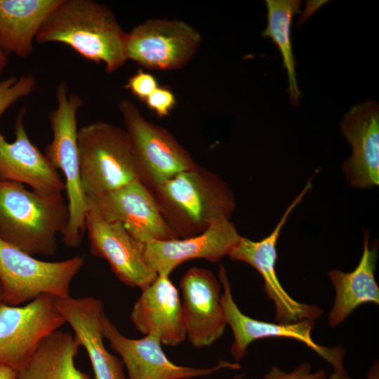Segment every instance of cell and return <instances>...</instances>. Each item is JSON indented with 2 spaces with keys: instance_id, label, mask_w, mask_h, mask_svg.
<instances>
[{
  "instance_id": "277c9868",
  "label": "cell",
  "mask_w": 379,
  "mask_h": 379,
  "mask_svg": "<svg viewBox=\"0 0 379 379\" xmlns=\"http://www.w3.org/2000/svg\"><path fill=\"white\" fill-rule=\"evenodd\" d=\"M55 98L57 106L48 115L53 137L44 154L65 178L69 218L62 240L66 246L74 248L80 244L86 231L88 207L81 182L77 119L84 100L79 95L69 92L65 81L58 84Z\"/></svg>"
},
{
  "instance_id": "603a6c76",
  "label": "cell",
  "mask_w": 379,
  "mask_h": 379,
  "mask_svg": "<svg viewBox=\"0 0 379 379\" xmlns=\"http://www.w3.org/2000/svg\"><path fill=\"white\" fill-rule=\"evenodd\" d=\"M74 335L57 330L39 344L28 362L17 371L18 379H90L75 358L81 347Z\"/></svg>"
},
{
  "instance_id": "cb8c5ba5",
  "label": "cell",
  "mask_w": 379,
  "mask_h": 379,
  "mask_svg": "<svg viewBox=\"0 0 379 379\" xmlns=\"http://www.w3.org/2000/svg\"><path fill=\"white\" fill-rule=\"evenodd\" d=\"M265 4L267 23L262 36L270 38L278 48L288 76L290 100L293 105L297 106L301 94L296 79L291 28L293 17L300 13L301 2L297 0H266Z\"/></svg>"
},
{
  "instance_id": "ba28073f",
  "label": "cell",
  "mask_w": 379,
  "mask_h": 379,
  "mask_svg": "<svg viewBox=\"0 0 379 379\" xmlns=\"http://www.w3.org/2000/svg\"><path fill=\"white\" fill-rule=\"evenodd\" d=\"M55 299L41 295L24 306L0 304V364L18 371L41 342L66 323Z\"/></svg>"
},
{
  "instance_id": "4fadbf2b",
  "label": "cell",
  "mask_w": 379,
  "mask_h": 379,
  "mask_svg": "<svg viewBox=\"0 0 379 379\" xmlns=\"http://www.w3.org/2000/svg\"><path fill=\"white\" fill-rule=\"evenodd\" d=\"M85 230L91 253L105 260L125 285L144 288L158 276L147 265L143 243L135 239L119 222L104 220L87 199Z\"/></svg>"
},
{
  "instance_id": "5bb4252c",
  "label": "cell",
  "mask_w": 379,
  "mask_h": 379,
  "mask_svg": "<svg viewBox=\"0 0 379 379\" xmlns=\"http://www.w3.org/2000/svg\"><path fill=\"white\" fill-rule=\"evenodd\" d=\"M104 338L121 358L128 379H190L206 376L223 368H240L238 363L220 361L212 368H193L173 364L161 348L160 340L151 335L131 339L122 335L104 312L101 317Z\"/></svg>"
},
{
  "instance_id": "9c48e42d",
  "label": "cell",
  "mask_w": 379,
  "mask_h": 379,
  "mask_svg": "<svg viewBox=\"0 0 379 379\" xmlns=\"http://www.w3.org/2000/svg\"><path fill=\"white\" fill-rule=\"evenodd\" d=\"M201 41L199 32L184 21L150 19L127 33L126 58L147 69L174 70L188 63Z\"/></svg>"
},
{
  "instance_id": "d6a6232c",
  "label": "cell",
  "mask_w": 379,
  "mask_h": 379,
  "mask_svg": "<svg viewBox=\"0 0 379 379\" xmlns=\"http://www.w3.org/2000/svg\"><path fill=\"white\" fill-rule=\"evenodd\" d=\"M2 302V288L0 282V304Z\"/></svg>"
},
{
  "instance_id": "ac0fdd59",
  "label": "cell",
  "mask_w": 379,
  "mask_h": 379,
  "mask_svg": "<svg viewBox=\"0 0 379 379\" xmlns=\"http://www.w3.org/2000/svg\"><path fill=\"white\" fill-rule=\"evenodd\" d=\"M341 133L352 145L343 164L348 183L368 189L379 183V107L371 100L352 107L341 121Z\"/></svg>"
},
{
  "instance_id": "30bf717a",
  "label": "cell",
  "mask_w": 379,
  "mask_h": 379,
  "mask_svg": "<svg viewBox=\"0 0 379 379\" xmlns=\"http://www.w3.org/2000/svg\"><path fill=\"white\" fill-rule=\"evenodd\" d=\"M312 187L309 180L301 192L289 205L279 222L270 235L260 241H253L241 237L228 257L232 260L246 262L255 268L262 276L264 289L269 299L275 306L274 322L289 324L304 320H316L323 310L314 305L296 301L283 288L276 272L277 258V243L289 215L302 201Z\"/></svg>"
},
{
  "instance_id": "d4e9b609",
  "label": "cell",
  "mask_w": 379,
  "mask_h": 379,
  "mask_svg": "<svg viewBox=\"0 0 379 379\" xmlns=\"http://www.w3.org/2000/svg\"><path fill=\"white\" fill-rule=\"evenodd\" d=\"M37 88L36 77L26 74L20 77H11L0 81V117L11 105Z\"/></svg>"
},
{
  "instance_id": "5b68a950",
  "label": "cell",
  "mask_w": 379,
  "mask_h": 379,
  "mask_svg": "<svg viewBox=\"0 0 379 379\" xmlns=\"http://www.w3.org/2000/svg\"><path fill=\"white\" fill-rule=\"evenodd\" d=\"M82 190L93 197L139 180L134 154L126 131L97 121L78 130Z\"/></svg>"
},
{
  "instance_id": "d6986e66",
  "label": "cell",
  "mask_w": 379,
  "mask_h": 379,
  "mask_svg": "<svg viewBox=\"0 0 379 379\" xmlns=\"http://www.w3.org/2000/svg\"><path fill=\"white\" fill-rule=\"evenodd\" d=\"M141 291L131 314L136 329L158 338L164 345L182 343L187 338L182 302L169 277L158 275Z\"/></svg>"
},
{
  "instance_id": "4316f807",
  "label": "cell",
  "mask_w": 379,
  "mask_h": 379,
  "mask_svg": "<svg viewBox=\"0 0 379 379\" xmlns=\"http://www.w3.org/2000/svg\"><path fill=\"white\" fill-rule=\"evenodd\" d=\"M145 104L160 118L168 116L176 105L173 91L167 86H159L146 99Z\"/></svg>"
},
{
  "instance_id": "7a4b0ae2",
  "label": "cell",
  "mask_w": 379,
  "mask_h": 379,
  "mask_svg": "<svg viewBox=\"0 0 379 379\" xmlns=\"http://www.w3.org/2000/svg\"><path fill=\"white\" fill-rule=\"evenodd\" d=\"M165 221L179 238L230 220L236 209L233 192L215 173L197 164L154 190Z\"/></svg>"
},
{
  "instance_id": "4dcf8cb0",
  "label": "cell",
  "mask_w": 379,
  "mask_h": 379,
  "mask_svg": "<svg viewBox=\"0 0 379 379\" xmlns=\"http://www.w3.org/2000/svg\"><path fill=\"white\" fill-rule=\"evenodd\" d=\"M328 379H352L346 372L345 369L333 371Z\"/></svg>"
},
{
  "instance_id": "f546056e",
  "label": "cell",
  "mask_w": 379,
  "mask_h": 379,
  "mask_svg": "<svg viewBox=\"0 0 379 379\" xmlns=\"http://www.w3.org/2000/svg\"><path fill=\"white\" fill-rule=\"evenodd\" d=\"M366 379H379V364L378 361H374L367 373Z\"/></svg>"
},
{
  "instance_id": "7c38bea8",
  "label": "cell",
  "mask_w": 379,
  "mask_h": 379,
  "mask_svg": "<svg viewBox=\"0 0 379 379\" xmlns=\"http://www.w3.org/2000/svg\"><path fill=\"white\" fill-rule=\"evenodd\" d=\"M87 199L104 220L121 224L139 242L179 238L163 218L154 191L139 180Z\"/></svg>"
},
{
  "instance_id": "8fae6325",
  "label": "cell",
  "mask_w": 379,
  "mask_h": 379,
  "mask_svg": "<svg viewBox=\"0 0 379 379\" xmlns=\"http://www.w3.org/2000/svg\"><path fill=\"white\" fill-rule=\"evenodd\" d=\"M219 281L223 288L222 305L227 324L233 333L234 341L231 354L236 361H241L247 354L249 345L253 341L267 338H286L304 343L325 359L334 371L343 370L346 350L342 347H327L316 343L312 338L314 321L304 320L289 324L267 322L251 318L242 313L234 302L231 285L223 265H220Z\"/></svg>"
},
{
  "instance_id": "52a82bcc",
  "label": "cell",
  "mask_w": 379,
  "mask_h": 379,
  "mask_svg": "<svg viewBox=\"0 0 379 379\" xmlns=\"http://www.w3.org/2000/svg\"><path fill=\"white\" fill-rule=\"evenodd\" d=\"M119 109L132 145L138 179L150 189L197 164L168 130L147 121L134 103L121 100Z\"/></svg>"
},
{
  "instance_id": "7402d4cb",
  "label": "cell",
  "mask_w": 379,
  "mask_h": 379,
  "mask_svg": "<svg viewBox=\"0 0 379 379\" xmlns=\"http://www.w3.org/2000/svg\"><path fill=\"white\" fill-rule=\"evenodd\" d=\"M61 0H0V48L27 58L41 25Z\"/></svg>"
},
{
  "instance_id": "f1b7e54d",
  "label": "cell",
  "mask_w": 379,
  "mask_h": 379,
  "mask_svg": "<svg viewBox=\"0 0 379 379\" xmlns=\"http://www.w3.org/2000/svg\"><path fill=\"white\" fill-rule=\"evenodd\" d=\"M0 379H18L17 371L8 366L0 364Z\"/></svg>"
},
{
  "instance_id": "83f0119b",
  "label": "cell",
  "mask_w": 379,
  "mask_h": 379,
  "mask_svg": "<svg viewBox=\"0 0 379 379\" xmlns=\"http://www.w3.org/2000/svg\"><path fill=\"white\" fill-rule=\"evenodd\" d=\"M263 379H328V377L324 370L312 372L311 364L303 362L289 373L274 366L264 375Z\"/></svg>"
},
{
  "instance_id": "e0dca14e",
  "label": "cell",
  "mask_w": 379,
  "mask_h": 379,
  "mask_svg": "<svg viewBox=\"0 0 379 379\" xmlns=\"http://www.w3.org/2000/svg\"><path fill=\"white\" fill-rule=\"evenodd\" d=\"M22 107L15 120V140L8 142L0 131V180L29 185L44 194H61L64 180L44 154L32 143L27 133Z\"/></svg>"
},
{
  "instance_id": "484cf974",
  "label": "cell",
  "mask_w": 379,
  "mask_h": 379,
  "mask_svg": "<svg viewBox=\"0 0 379 379\" xmlns=\"http://www.w3.org/2000/svg\"><path fill=\"white\" fill-rule=\"evenodd\" d=\"M158 87V81L154 75L142 69L129 77L124 86L144 102Z\"/></svg>"
},
{
  "instance_id": "3957f363",
  "label": "cell",
  "mask_w": 379,
  "mask_h": 379,
  "mask_svg": "<svg viewBox=\"0 0 379 379\" xmlns=\"http://www.w3.org/2000/svg\"><path fill=\"white\" fill-rule=\"evenodd\" d=\"M62 194H44L0 180V238L31 255L51 256L68 222Z\"/></svg>"
},
{
  "instance_id": "44dd1931",
  "label": "cell",
  "mask_w": 379,
  "mask_h": 379,
  "mask_svg": "<svg viewBox=\"0 0 379 379\" xmlns=\"http://www.w3.org/2000/svg\"><path fill=\"white\" fill-rule=\"evenodd\" d=\"M377 255L376 246H370L368 234L364 232L363 253L356 268L351 272L337 269L328 272L335 291L334 303L328 314L331 327L340 324L363 304H379V288L374 275Z\"/></svg>"
},
{
  "instance_id": "ffe728a7",
  "label": "cell",
  "mask_w": 379,
  "mask_h": 379,
  "mask_svg": "<svg viewBox=\"0 0 379 379\" xmlns=\"http://www.w3.org/2000/svg\"><path fill=\"white\" fill-rule=\"evenodd\" d=\"M55 303L65 322L86 350L94 379H128L122 361L105 347L101 322L105 312L102 301L92 296H69L56 298Z\"/></svg>"
},
{
  "instance_id": "6da1fadb",
  "label": "cell",
  "mask_w": 379,
  "mask_h": 379,
  "mask_svg": "<svg viewBox=\"0 0 379 379\" xmlns=\"http://www.w3.org/2000/svg\"><path fill=\"white\" fill-rule=\"evenodd\" d=\"M126 33L106 5L93 0H61L39 30V44H63L112 73L126 62Z\"/></svg>"
},
{
  "instance_id": "2e32d148",
  "label": "cell",
  "mask_w": 379,
  "mask_h": 379,
  "mask_svg": "<svg viewBox=\"0 0 379 379\" xmlns=\"http://www.w3.org/2000/svg\"><path fill=\"white\" fill-rule=\"evenodd\" d=\"M241 237L234 224L225 220L190 237L143 243L144 255L158 275L169 277L178 265L189 260L218 262L229 255Z\"/></svg>"
},
{
  "instance_id": "1f68e13d",
  "label": "cell",
  "mask_w": 379,
  "mask_h": 379,
  "mask_svg": "<svg viewBox=\"0 0 379 379\" xmlns=\"http://www.w3.org/2000/svg\"><path fill=\"white\" fill-rule=\"evenodd\" d=\"M8 60L7 55L0 48V74L8 65Z\"/></svg>"
},
{
  "instance_id": "9a60e30c",
  "label": "cell",
  "mask_w": 379,
  "mask_h": 379,
  "mask_svg": "<svg viewBox=\"0 0 379 379\" xmlns=\"http://www.w3.org/2000/svg\"><path fill=\"white\" fill-rule=\"evenodd\" d=\"M186 335L194 347L211 346L224 333L227 322L221 300V284L213 273L193 267L180 281Z\"/></svg>"
},
{
  "instance_id": "8992f818",
  "label": "cell",
  "mask_w": 379,
  "mask_h": 379,
  "mask_svg": "<svg viewBox=\"0 0 379 379\" xmlns=\"http://www.w3.org/2000/svg\"><path fill=\"white\" fill-rule=\"evenodd\" d=\"M84 265L79 255L62 261L41 260L0 238L2 302L18 306L41 295L69 297L71 283Z\"/></svg>"
}]
</instances>
